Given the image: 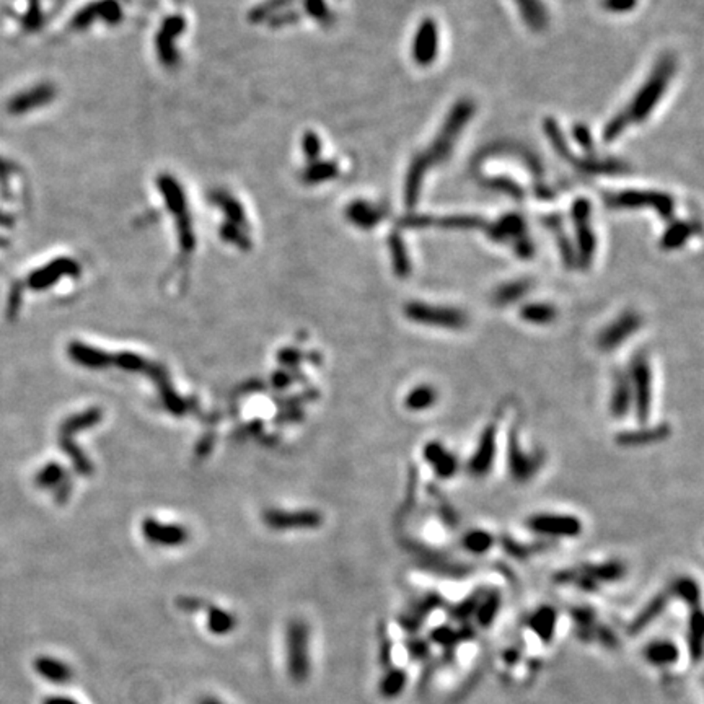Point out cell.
<instances>
[{"instance_id":"6da1fadb","label":"cell","mask_w":704,"mask_h":704,"mask_svg":"<svg viewBox=\"0 0 704 704\" xmlns=\"http://www.w3.org/2000/svg\"><path fill=\"white\" fill-rule=\"evenodd\" d=\"M675 72H677V59H675V56L663 54L655 62L654 69H652L649 77L645 79L643 86L638 90V94L633 96L630 106L625 108L631 123L640 124L650 116V113L659 105L662 96L665 95Z\"/></svg>"},{"instance_id":"7a4b0ae2","label":"cell","mask_w":704,"mask_h":704,"mask_svg":"<svg viewBox=\"0 0 704 704\" xmlns=\"http://www.w3.org/2000/svg\"><path fill=\"white\" fill-rule=\"evenodd\" d=\"M543 132L548 137V141L551 142L555 152L559 155V159H563L565 164L574 166L577 171L585 173V175H621V173H626L628 169H630L628 164L618 159H600L595 157V155L579 157V155L573 152L563 129L559 128L555 118L550 116L543 119Z\"/></svg>"},{"instance_id":"3957f363","label":"cell","mask_w":704,"mask_h":704,"mask_svg":"<svg viewBox=\"0 0 704 704\" xmlns=\"http://www.w3.org/2000/svg\"><path fill=\"white\" fill-rule=\"evenodd\" d=\"M475 113H476V105L471 98H460L458 101H455V105L450 108V111L447 113L442 128L438 129L437 136L434 137V141H432L429 149H426L423 152L426 155L427 161H429L431 169L434 165H441L450 159L455 146H457V141L460 139L461 132H463L466 124H468L473 116H475Z\"/></svg>"},{"instance_id":"277c9868","label":"cell","mask_w":704,"mask_h":704,"mask_svg":"<svg viewBox=\"0 0 704 704\" xmlns=\"http://www.w3.org/2000/svg\"><path fill=\"white\" fill-rule=\"evenodd\" d=\"M633 393V414L638 424H649L654 408V371L649 352L639 349L633 354L626 368Z\"/></svg>"},{"instance_id":"5b68a950","label":"cell","mask_w":704,"mask_h":704,"mask_svg":"<svg viewBox=\"0 0 704 704\" xmlns=\"http://www.w3.org/2000/svg\"><path fill=\"white\" fill-rule=\"evenodd\" d=\"M507 473L516 484H527L533 481L545 465V453L540 448L527 450L522 441L521 421L512 423L507 431L506 443Z\"/></svg>"},{"instance_id":"8992f818","label":"cell","mask_w":704,"mask_h":704,"mask_svg":"<svg viewBox=\"0 0 704 704\" xmlns=\"http://www.w3.org/2000/svg\"><path fill=\"white\" fill-rule=\"evenodd\" d=\"M403 316L414 325L443 331H461L468 326L466 311L450 305L427 303L423 300H411L403 305Z\"/></svg>"},{"instance_id":"52a82bcc","label":"cell","mask_w":704,"mask_h":704,"mask_svg":"<svg viewBox=\"0 0 704 704\" xmlns=\"http://www.w3.org/2000/svg\"><path fill=\"white\" fill-rule=\"evenodd\" d=\"M502 411H504V408H499L494 413V416L488 421L486 426L483 427L480 436H478L476 447L471 452L468 461H466V473L475 480H483V478L489 476L494 468L496 458H498Z\"/></svg>"},{"instance_id":"ba28073f","label":"cell","mask_w":704,"mask_h":704,"mask_svg":"<svg viewBox=\"0 0 704 704\" xmlns=\"http://www.w3.org/2000/svg\"><path fill=\"white\" fill-rule=\"evenodd\" d=\"M286 663L293 683L307 682L310 675V631L302 620H292L286 630Z\"/></svg>"},{"instance_id":"9c48e42d","label":"cell","mask_w":704,"mask_h":704,"mask_svg":"<svg viewBox=\"0 0 704 704\" xmlns=\"http://www.w3.org/2000/svg\"><path fill=\"white\" fill-rule=\"evenodd\" d=\"M605 203L610 209H643L648 207L657 212L663 221H672L675 213V199L668 193L650 189H625L605 194Z\"/></svg>"},{"instance_id":"30bf717a","label":"cell","mask_w":704,"mask_h":704,"mask_svg":"<svg viewBox=\"0 0 704 704\" xmlns=\"http://www.w3.org/2000/svg\"><path fill=\"white\" fill-rule=\"evenodd\" d=\"M525 527L536 538L550 541L577 538L584 532V523L577 516L556 512H538L525 521Z\"/></svg>"},{"instance_id":"8fae6325","label":"cell","mask_w":704,"mask_h":704,"mask_svg":"<svg viewBox=\"0 0 704 704\" xmlns=\"http://www.w3.org/2000/svg\"><path fill=\"white\" fill-rule=\"evenodd\" d=\"M592 204L585 198H577L570 206V218L575 228V259L577 266L588 269L592 266L593 256L597 251V236L593 232L592 223Z\"/></svg>"},{"instance_id":"7c38bea8","label":"cell","mask_w":704,"mask_h":704,"mask_svg":"<svg viewBox=\"0 0 704 704\" xmlns=\"http://www.w3.org/2000/svg\"><path fill=\"white\" fill-rule=\"evenodd\" d=\"M644 318L639 311L628 308L623 310L615 320L608 321L602 330L597 333L595 346L603 354H610L626 344L633 336L643 330Z\"/></svg>"},{"instance_id":"4fadbf2b","label":"cell","mask_w":704,"mask_h":704,"mask_svg":"<svg viewBox=\"0 0 704 704\" xmlns=\"http://www.w3.org/2000/svg\"><path fill=\"white\" fill-rule=\"evenodd\" d=\"M672 426L668 423H659L654 426L643 424L636 429L621 431L615 436L616 446L621 448H643L657 446L672 437Z\"/></svg>"},{"instance_id":"5bb4252c","label":"cell","mask_w":704,"mask_h":704,"mask_svg":"<svg viewBox=\"0 0 704 704\" xmlns=\"http://www.w3.org/2000/svg\"><path fill=\"white\" fill-rule=\"evenodd\" d=\"M438 54V26L437 21L427 16L419 23L414 33L411 56L419 67H427L437 59Z\"/></svg>"},{"instance_id":"9a60e30c","label":"cell","mask_w":704,"mask_h":704,"mask_svg":"<svg viewBox=\"0 0 704 704\" xmlns=\"http://www.w3.org/2000/svg\"><path fill=\"white\" fill-rule=\"evenodd\" d=\"M423 458L431 466L437 480L448 481L458 475L460 460L441 441H429L423 447Z\"/></svg>"},{"instance_id":"2e32d148","label":"cell","mask_w":704,"mask_h":704,"mask_svg":"<svg viewBox=\"0 0 704 704\" xmlns=\"http://www.w3.org/2000/svg\"><path fill=\"white\" fill-rule=\"evenodd\" d=\"M608 414L611 419L623 421L633 414V393L626 368L616 371L611 378L608 396Z\"/></svg>"},{"instance_id":"e0dca14e","label":"cell","mask_w":704,"mask_h":704,"mask_svg":"<svg viewBox=\"0 0 704 704\" xmlns=\"http://www.w3.org/2000/svg\"><path fill=\"white\" fill-rule=\"evenodd\" d=\"M429 169L431 165L423 152L414 155L413 160L409 161L405 178V188H403V201H405L408 209H414L419 204L421 191H423L424 180Z\"/></svg>"},{"instance_id":"ac0fdd59","label":"cell","mask_w":704,"mask_h":704,"mask_svg":"<svg viewBox=\"0 0 704 704\" xmlns=\"http://www.w3.org/2000/svg\"><path fill=\"white\" fill-rule=\"evenodd\" d=\"M484 228H486L489 240H493L494 243H507L509 240L516 241L527 235V225H525L523 217L516 212L506 213L493 223H486Z\"/></svg>"},{"instance_id":"d6986e66","label":"cell","mask_w":704,"mask_h":704,"mask_svg":"<svg viewBox=\"0 0 704 704\" xmlns=\"http://www.w3.org/2000/svg\"><path fill=\"white\" fill-rule=\"evenodd\" d=\"M541 225L546 230H550L555 236L559 256L563 259V264L568 269L577 268V259H575V250L573 240L569 238V235L565 233L563 217H559L558 213H548V216H541Z\"/></svg>"},{"instance_id":"ffe728a7","label":"cell","mask_w":704,"mask_h":704,"mask_svg":"<svg viewBox=\"0 0 704 704\" xmlns=\"http://www.w3.org/2000/svg\"><path fill=\"white\" fill-rule=\"evenodd\" d=\"M535 286L533 279L530 278H521V279H512L507 281L504 284H501L494 288L493 296H491V303L498 308H507L512 307L523 300L525 297L532 292V288Z\"/></svg>"},{"instance_id":"44dd1931","label":"cell","mask_w":704,"mask_h":704,"mask_svg":"<svg viewBox=\"0 0 704 704\" xmlns=\"http://www.w3.org/2000/svg\"><path fill=\"white\" fill-rule=\"evenodd\" d=\"M700 223L693 221H675L668 225L660 238V248L663 251L680 250L695 233H700Z\"/></svg>"},{"instance_id":"7402d4cb","label":"cell","mask_w":704,"mask_h":704,"mask_svg":"<svg viewBox=\"0 0 704 704\" xmlns=\"http://www.w3.org/2000/svg\"><path fill=\"white\" fill-rule=\"evenodd\" d=\"M438 398L441 395H438V390L434 385L419 383L408 391L405 400H403V406L409 413H426L436 408Z\"/></svg>"},{"instance_id":"603a6c76","label":"cell","mask_w":704,"mask_h":704,"mask_svg":"<svg viewBox=\"0 0 704 704\" xmlns=\"http://www.w3.org/2000/svg\"><path fill=\"white\" fill-rule=\"evenodd\" d=\"M559 316L556 305L550 302H528L518 308V318L532 326H548Z\"/></svg>"},{"instance_id":"cb8c5ba5","label":"cell","mask_w":704,"mask_h":704,"mask_svg":"<svg viewBox=\"0 0 704 704\" xmlns=\"http://www.w3.org/2000/svg\"><path fill=\"white\" fill-rule=\"evenodd\" d=\"M346 216H348L349 221L357 225V227L368 230L373 228L375 225H378L383 221L386 211L382 209L380 206L367 203V201H356V203H352L348 207Z\"/></svg>"},{"instance_id":"d4e9b609","label":"cell","mask_w":704,"mask_h":704,"mask_svg":"<svg viewBox=\"0 0 704 704\" xmlns=\"http://www.w3.org/2000/svg\"><path fill=\"white\" fill-rule=\"evenodd\" d=\"M388 250L391 256V266H393L396 278L408 279L413 273V263L411 258H409L406 241L396 230L388 236Z\"/></svg>"},{"instance_id":"484cf974","label":"cell","mask_w":704,"mask_h":704,"mask_svg":"<svg viewBox=\"0 0 704 704\" xmlns=\"http://www.w3.org/2000/svg\"><path fill=\"white\" fill-rule=\"evenodd\" d=\"M34 668H36L38 675H41L46 682H51L54 685H66L72 680V668L66 662L57 659V657H38L34 660Z\"/></svg>"},{"instance_id":"4316f807","label":"cell","mask_w":704,"mask_h":704,"mask_svg":"<svg viewBox=\"0 0 704 704\" xmlns=\"http://www.w3.org/2000/svg\"><path fill=\"white\" fill-rule=\"evenodd\" d=\"M521 11L523 21L527 26L535 33L545 31L548 23H550V15H548L545 4L541 0H513Z\"/></svg>"},{"instance_id":"83f0119b","label":"cell","mask_w":704,"mask_h":704,"mask_svg":"<svg viewBox=\"0 0 704 704\" xmlns=\"http://www.w3.org/2000/svg\"><path fill=\"white\" fill-rule=\"evenodd\" d=\"M498 541L507 555L517 559H525L532 555H538V553L546 551L548 548L555 545V541L543 540V538H538L536 541H533V543H522V541L512 538V536L507 533H502Z\"/></svg>"},{"instance_id":"f1b7e54d","label":"cell","mask_w":704,"mask_h":704,"mask_svg":"<svg viewBox=\"0 0 704 704\" xmlns=\"http://www.w3.org/2000/svg\"><path fill=\"white\" fill-rule=\"evenodd\" d=\"M496 543H498L496 535L484 528H471L468 532H465L460 540L461 548L473 556L488 555Z\"/></svg>"},{"instance_id":"f546056e","label":"cell","mask_w":704,"mask_h":704,"mask_svg":"<svg viewBox=\"0 0 704 704\" xmlns=\"http://www.w3.org/2000/svg\"><path fill=\"white\" fill-rule=\"evenodd\" d=\"M431 227L448 230H476L486 227V221L475 213H452V216H431Z\"/></svg>"},{"instance_id":"4dcf8cb0","label":"cell","mask_w":704,"mask_h":704,"mask_svg":"<svg viewBox=\"0 0 704 704\" xmlns=\"http://www.w3.org/2000/svg\"><path fill=\"white\" fill-rule=\"evenodd\" d=\"M582 573L595 580H618L625 575V564L620 561H607L598 564L582 565Z\"/></svg>"},{"instance_id":"1f68e13d","label":"cell","mask_w":704,"mask_h":704,"mask_svg":"<svg viewBox=\"0 0 704 704\" xmlns=\"http://www.w3.org/2000/svg\"><path fill=\"white\" fill-rule=\"evenodd\" d=\"M481 184L484 188L491 189V191L506 194L516 201H522L525 198V189L517 181H513L512 178L489 176V178H483Z\"/></svg>"},{"instance_id":"d6a6232c","label":"cell","mask_w":704,"mask_h":704,"mask_svg":"<svg viewBox=\"0 0 704 704\" xmlns=\"http://www.w3.org/2000/svg\"><path fill=\"white\" fill-rule=\"evenodd\" d=\"M432 496H434L436 499V512L437 516L441 517L442 523H446L448 528H457L460 523V516L458 512L455 511V507L450 504L446 498H442V494L438 493L436 488H432Z\"/></svg>"},{"instance_id":"836d02e7","label":"cell","mask_w":704,"mask_h":704,"mask_svg":"<svg viewBox=\"0 0 704 704\" xmlns=\"http://www.w3.org/2000/svg\"><path fill=\"white\" fill-rule=\"evenodd\" d=\"M630 124H631V121H630V118H628L626 111L625 109H621L620 113H616L615 116L611 118L607 124H605L603 134H602L603 142L605 144L615 142L623 134V132L626 131V128Z\"/></svg>"},{"instance_id":"e575fe53","label":"cell","mask_w":704,"mask_h":704,"mask_svg":"<svg viewBox=\"0 0 704 704\" xmlns=\"http://www.w3.org/2000/svg\"><path fill=\"white\" fill-rule=\"evenodd\" d=\"M209 630L213 634H227L235 628L236 620L228 611L221 608H212L209 613Z\"/></svg>"},{"instance_id":"d590c367","label":"cell","mask_w":704,"mask_h":704,"mask_svg":"<svg viewBox=\"0 0 704 704\" xmlns=\"http://www.w3.org/2000/svg\"><path fill=\"white\" fill-rule=\"evenodd\" d=\"M673 590L678 593L680 597L685 598L686 602H696L700 598V588L693 579H688V577H683V579H678L675 582Z\"/></svg>"},{"instance_id":"8d00e7d4","label":"cell","mask_w":704,"mask_h":704,"mask_svg":"<svg viewBox=\"0 0 704 704\" xmlns=\"http://www.w3.org/2000/svg\"><path fill=\"white\" fill-rule=\"evenodd\" d=\"M573 137H574V141L579 144V147L584 150V152H587L588 155L593 154V149H595V146H593V137H592L590 129H588L585 124H582V123L574 124L573 126Z\"/></svg>"},{"instance_id":"74e56055","label":"cell","mask_w":704,"mask_h":704,"mask_svg":"<svg viewBox=\"0 0 704 704\" xmlns=\"http://www.w3.org/2000/svg\"><path fill=\"white\" fill-rule=\"evenodd\" d=\"M513 251L521 259H532L535 255V243L528 235H523L522 238L513 241Z\"/></svg>"},{"instance_id":"f35d334b","label":"cell","mask_w":704,"mask_h":704,"mask_svg":"<svg viewBox=\"0 0 704 704\" xmlns=\"http://www.w3.org/2000/svg\"><path fill=\"white\" fill-rule=\"evenodd\" d=\"M603 9L611 11V14H628L636 9L638 0H603Z\"/></svg>"},{"instance_id":"ab89813d","label":"cell","mask_w":704,"mask_h":704,"mask_svg":"<svg viewBox=\"0 0 704 704\" xmlns=\"http://www.w3.org/2000/svg\"><path fill=\"white\" fill-rule=\"evenodd\" d=\"M44 704H80L71 696H51L44 701Z\"/></svg>"},{"instance_id":"60d3db41","label":"cell","mask_w":704,"mask_h":704,"mask_svg":"<svg viewBox=\"0 0 704 704\" xmlns=\"http://www.w3.org/2000/svg\"><path fill=\"white\" fill-rule=\"evenodd\" d=\"M199 704H225V703L216 700V698H209V696H207V698H204V700L201 701Z\"/></svg>"}]
</instances>
